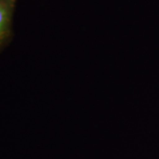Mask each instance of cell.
Wrapping results in <instances>:
<instances>
[{"label": "cell", "instance_id": "1", "mask_svg": "<svg viewBox=\"0 0 159 159\" xmlns=\"http://www.w3.org/2000/svg\"><path fill=\"white\" fill-rule=\"evenodd\" d=\"M16 0H0V52L11 42Z\"/></svg>", "mask_w": 159, "mask_h": 159}]
</instances>
